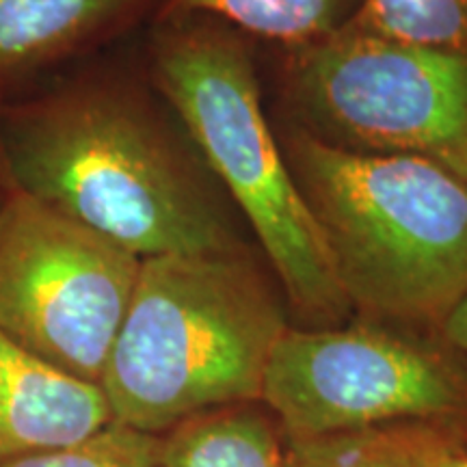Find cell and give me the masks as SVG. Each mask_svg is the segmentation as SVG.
Listing matches in <instances>:
<instances>
[{
  "mask_svg": "<svg viewBox=\"0 0 467 467\" xmlns=\"http://www.w3.org/2000/svg\"><path fill=\"white\" fill-rule=\"evenodd\" d=\"M461 448L463 426L411 420L285 440V467H443Z\"/></svg>",
  "mask_w": 467,
  "mask_h": 467,
  "instance_id": "8fae6325",
  "label": "cell"
},
{
  "mask_svg": "<svg viewBox=\"0 0 467 467\" xmlns=\"http://www.w3.org/2000/svg\"><path fill=\"white\" fill-rule=\"evenodd\" d=\"M154 76L254 227L292 306L323 327L347 318L353 306L268 126L243 39L210 25L173 26L156 44Z\"/></svg>",
  "mask_w": 467,
  "mask_h": 467,
  "instance_id": "277c9868",
  "label": "cell"
},
{
  "mask_svg": "<svg viewBox=\"0 0 467 467\" xmlns=\"http://www.w3.org/2000/svg\"><path fill=\"white\" fill-rule=\"evenodd\" d=\"M284 309L241 251L141 260L100 388L113 422L161 435L195 413L260 402Z\"/></svg>",
  "mask_w": 467,
  "mask_h": 467,
  "instance_id": "7a4b0ae2",
  "label": "cell"
},
{
  "mask_svg": "<svg viewBox=\"0 0 467 467\" xmlns=\"http://www.w3.org/2000/svg\"><path fill=\"white\" fill-rule=\"evenodd\" d=\"M440 329L448 347L467 358V296L448 312V317L440 323Z\"/></svg>",
  "mask_w": 467,
  "mask_h": 467,
  "instance_id": "9a60e30c",
  "label": "cell"
},
{
  "mask_svg": "<svg viewBox=\"0 0 467 467\" xmlns=\"http://www.w3.org/2000/svg\"><path fill=\"white\" fill-rule=\"evenodd\" d=\"M361 0H171L167 14H208L243 31L301 48L348 25Z\"/></svg>",
  "mask_w": 467,
  "mask_h": 467,
  "instance_id": "7c38bea8",
  "label": "cell"
},
{
  "mask_svg": "<svg viewBox=\"0 0 467 467\" xmlns=\"http://www.w3.org/2000/svg\"><path fill=\"white\" fill-rule=\"evenodd\" d=\"M347 26L396 42L467 55V0H361Z\"/></svg>",
  "mask_w": 467,
  "mask_h": 467,
  "instance_id": "4fadbf2b",
  "label": "cell"
},
{
  "mask_svg": "<svg viewBox=\"0 0 467 467\" xmlns=\"http://www.w3.org/2000/svg\"><path fill=\"white\" fill-rule=\"evenodd\" d=\"M443 467H467V448H461L459 452H454Z\"/></svg>",
  "mask_w": 467,
  "mask_h": 467,
  "instance_id": "e0dca14e",
  "label": "cell"
},
{
  "mask_svg": "<svg viewBox=\"0 0 467 467\" xmlns=\"http://www.w3.org/2000/svg\"><path fill=\"white\" fill-rule=\"evenodd\" d=\"M284 156L353 307L440 325L467 296V182L416 156L359 154L292 128Z\"/></svg>",
  "mask_w": 467,
  "mask_h": 467,
  "instance_id": "3957f363",
  "label": "cell"
},
{
  "mask_svg": "<svg viewBox=\"0 0 467 467\" xmlns=\"http://www.w3.org/2000/svg\"><path fill=\"white\" fill-rule=\"evenodd\" d=\"M16 189L137 258L238 251L184 151L141 100L80 83L0 115Z\"/></svg>",
  "mask_w": 467,
  "mask_h": 467,
  "instance_id": "6da1fadb",
  "label": "cell"
},
{
  "mask_svg": "<svg viewBox=\"0 0 467 467\" xmlns=\"http://www.w3.org/2000/svg\"><path fill=\"white\" fill-rule=\"evenodd\" d=\"M113 422L104 389L0 334V465L69 446Z\"/></svg>",
  "mask_w": 467,
  "mask_h": 467,
  "instance_id": "ba28073f",
  "label": "cell"
},
{
  "mask_svg": "<svg viewBox=\"0 0 467 467\" xmlns=\"http://www.w3.org/2000/svg\"><path fill=\"white\" fill-rule=\"evenodd\" d=\"M156 467H285V440L262 402L208 409L161 433Z\"/></svg>",
  "mask_w": 467,
  "mask_h": 467,
  "instance_id": "30bf717a",
  "label": "cell"
},
{
  "mask_svg": "<svg viewBox=\"0 0 467 467\" xmlns=\"http://www.w3.org/2000/svg\"><path fill=\"white\" fill-rule=\"evenodd\" d=\"M141 0H0V87L66 57Z\"/></svg>",
  "mask_w": 467,
  "mask_h": 467,
  "instance_id": "9c48e42d",
  "label": "cell"
},
{
  "mask_svg": "<svg viewBox=\"0 0 467 467\" xmlns=\"http://www.w3.org/2000/svg\"><path fill=\"white\" fill-rule=\"evenodd\" d=\"M260 402L285 440L411 420L467 426V372L443 350L379 327H288Z\"/></svg>",
  "mask_w": 467,
  "mask_h": 467,
  "instance_id": "52a82bcc",
  "label": "cell"
},
{
  "mask_svg": "<svg viewBox=\"0 0 467 467\" xmlns=\"http://www.w3.org/2000/svg\"><path fill=\"white\" fill-rule=\"evenodd\" d=\"M288 98L327 145L416 156L467 182V55L344 26L295 48Z\"/></svg>",
  "mask_w": 467,
  "mask_h": 467,
  "instance_id": "5b68a950",
  "label": "cell"
},
{
  "mask_svg": "<svg viewBox=\"0 0 467 467\" xmlns=\"http://www.w3.org/2000/svg\"><path fill=\"white\" fill-rule=\"evenodd\" d=\"M159 441L161 435L109 422L85 440L26 454L0 467H156Z\"/></svg>",
  "mask_w": 467,
  "mask_h": 467,
  "instance_id": "5bb4252c",
  "label": "cell"
},
{
  "mask_svg": "<svg viewBox=\"0 0 467 467\" xmlns=\"http://www.w3.org/2000/svg\"><path fill=\"white\" fill-rule=\"evenodd\" d=\"M141 258L48 203L0 202V334L67 375L100 385Z\"/></svg>",
  "mask_w": 467,
  "mask_h": 467,
  "instance_id": "8992f818",
  "label": "cell"
},
{
  "mask_svg": "<svg viewBox=\"0 0 467 467\" xmlns=\"http://www.w3.org/2000/svg\"><path fill=\"white\" fill-rule=\"evenodd\" d=\"M14 189V184H11V178L7 173V165H5V159H3V150H0V202L7 197V192Z\"/></svg>",
  "mask_w": 467,
  "mask_h": 467,
  "instance_id": "2e32d148",
  "label": "cell"
}]
</instances>
